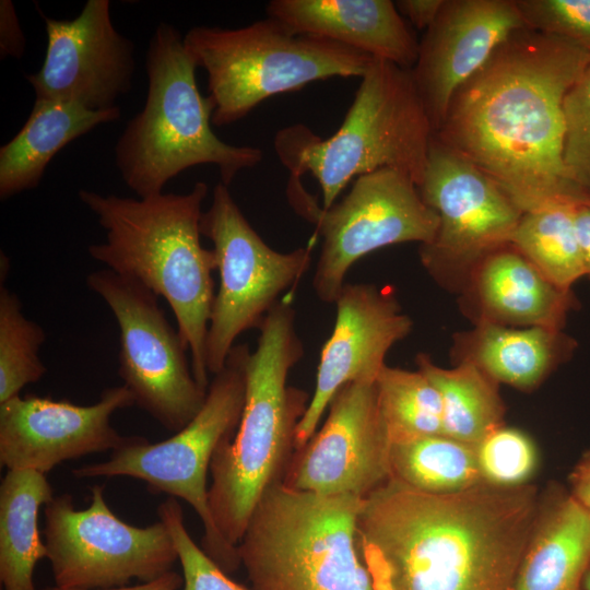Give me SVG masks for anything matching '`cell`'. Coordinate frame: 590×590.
Here are the masks:
<instances>
[{
    "instance_id": "obj_1",
    "label": "cell",
    "mask_w": 590,
    "mask_h": 590,
    "mask_svg": "<svg viewBox=\"0 0 590 590\" xmlns=\"http://www.w3.org/2000/svg\"><path fill=\"white\" fill-rule=\"evenodd\" d=\"M590 51L530 27L512 33L453 94L434 133L524 212L590 202L564 164L565 97Z\"/></svg>"
},
{
    "instance_id": "obj_2",
    "label": "cell",
    "mask_w": 590,
    "mask_h": 590,
    "mask_svg": "<svg viewBox=\"0 0 590 590\" xmlns=\"http://www.w3.org/2000/svg\"><path fill=\"white\" fill-rule=\"evenodd\" d=\"M540 509L529 484L430 494L389 477L363 499L358 552L373 590H515Z\"/></svg>"
},
{
    "instance_id": "obj_3",
    "label": "cell",
    "mask_w": 590,
    "mask_h": 590,
    "mask_svg": "<svg viewBox=\"0 0 590 590\" xmlns=\"http://www.w3.org/2000/svg\"><path fill=\"white\" fill-rule=\"evenodd\" d=\"M208 185L197 181L187 193L146 198L102 194L81 189V202L105 229V240L88 246L107 269L133 279L162 296L191 356L197 382L209 388L205 340L214 300L216 259L201 245L200 220Z\"/></svg>"
},
{
    "instance_id": "obj_4",
    "label": "cell",
    "mask_w": 590,
    "mask_h": 590,
    "mask_svg": "<svg viewBox=\"0 0 590 590\" xmlns=\"http://www.w3.org/2000/svg\"><path fill=\"white\" fill-rule=\"evenodd\" d=\"M258 329L257 346L246 359L240 422L234 436L219 446L210 467L212 519L236 548L258 503L282 483L310 401L305 390L287 384L290 370L304 357L292 300L282 298Z\"/></svg>"
},
{
    "instance_id": "obj_5",
    "label": "cell",
    "mask_w": 590,
    "mask_h": 590,
    "mask_svg": "<svg viewBox=\"0 0 590 590\" xmlns=\"http://www.w3.org/2000/svg\"><path fill=\"white\" fill-rule=\"evenodd\" d=\"M197 68L184 36L161 22L145 55V104L115 146L121 178L139 198L163 193L170 179L197 165L216 166L228 187L239 172L262 160L260 149L226 143L213 132V104L198 88Z\"/></svg>"
},
{
    "instance_id": "obj_6",
    "label": "cell",
    "mask_w": 590,
    "mask_h": 590,
    "mask_svg": "<svg viewBox=\"0 0 590 590\" xmlns=\"http://www.w3.org/2000/svg\"><path fill=\"white\" fill-rule=\"evenodd\" d=\"M434 131L411 70L373 59L340 128L322 139L303 123L274 137L290 175L311 174L330 208L350 181L391 168L422 181Z\"/></svg>"
},
{
    "instance_id": "obj_7",
    "label": "cell",
    "mask_w": 590,
    "mask_h": 590,
    "mask_svg": "<svg viewBox=\"0 0 590 590\" xmlns=\"http://www.w3.org/2000/svg\"><path fill=\"white\" fill-rule=\"evenodd\" d=\"M363 499L268 491L237 545L250 590H373L357 546Z\"/></svg>"
},
{
    "instance_id": "obj_8",
    "label": "cell",
    "mask_w": 590,
    "mask_h": 590,
    "mask_svg": "<svg viewBox=\"0 0 590 590\" xmlns=\"http://www.w3.org/2000/svg\"><path fill=\"white\" fill-rule=\"evenodd\" d=\"M184 44L208 75L212 125L245 118L267 98L330 78H362L373 57L333 40L298 34L272 17L239 28L196 26Z\"/></svg>"
},
{
    "instance_id": "obj_9",
    "label": "cell",
    "mask_w": 590,
    "mask_h": 590,
    "mask_svg": "<svg viewBox=\"0 0 590 590\" xmlns=\"http://www.w3.org/2000/svg\"><path fill=\"white\" fill-rule=\"evenodd\" d=\"M247 344L234 345L225 366L210 382L199 413L172 437L150 442L131 436L109 459L72 469L78 479L129 476L154 494L188 503L203 526L201 548L226 574L240 567L237 548L217 531L209 505L208 472L219 446L232 438L240 422L246 392Z\"/></svg>"
},
{
    "instance_id": "obj_10",
    "label": "cell",
    "mask_w": 590,
    "mask_h": 590,
    "mask_svg": "<svg viewBox=\"0 0 590 590\" xmlns=\"http://www.w3.org/2000/svg\"><path fill=\"white\" fill-rule=\"evenodd\" d=\"M290 175L286 196L294 211L311 223L321 243L312 286L334 304L351 267L364 256L402 243L429 244L438 229L436 212L408 175L382 168L357 177L349 193L328 209Z\"/></svg>"
},
{
    "instance_id": "obj_11",
    "label": "cell",
    "mask_w": 590,
    "mask_h": 590,
    "mask_svg": "<svg viewBox=\"0 0 590 590\" xmlns=\"http://www.w3.org/2000/svg\"><path fill=\"white\" fill-rule=\"evenodd\" d=\"M200 232L212 241L220 273L205 340V365L216 375L236 338L259 328L264 317L294 288L311 262L312 244L290 252L268 246L247 221L228 187L219 182Z\"/></svg>"
},
{
    "instance_id": "obj_12",
    "label": "cell",
    "mask_w": 590,
    "mask_h": 590,
    "mask_svg": "<svg viewBox=\"0 0 590 590\" xmlns=\"http://www.w3.org/2000/svg\"><path fill=\"white\" fill-rule=\"evenodd\" d=\"M90 492L85 509H76L70 494L54 496L45 505L44 536L56 587L109 589L173 570L178 555L162 520L132 526L109 508L104 485L95 484Z\"/></svg>"
},
{
    "instance_id": "obj_13",
    "label": "cell",
    "mask_w": 590,
    "mask_h": 590,
    "mask_svg": "<svg viewBox=\"0 0 590 590\" xmlns=\"http://www.w3.org/2000/svg\"><path fill=\"white\" fill-rule=\"evenodd\" d=\"M87 287L104 299L119 328L118 375L134 404L177 433L201 410L208 390L192 374L178 333L158 296L109 269L90 273Z\"/></svg>"
},
{
    "instance_id": "obj_14",
    "label": "cell",
    "mask_w": 590,
    "mask_h": 590,
    "mask_svg": "<svg viewBox=\"0 0 590 590\" xmlns=\"http://www.w3.org/2000/svg\"><path fill=\"white\" fill-rule=\"evenodd\" d=\"M417 188L439 219L434 239L420 246L421 261L442 286L461 291L485 257L510 244L523 211L497 182L434 135Z\"/></svg>"
},
{
    "instance_id": "obj_15",
    "label": "cell",
    "mask_w": 590,
    "mask_h": 590,
    "mask_svg": "<svg viewBox=\"0 0 590 590\" xmlns=\"http://www.w3.org/2000/svg\"><path fill=\"white\" fill-rule=\"evenodd\" d=\"M390 446L376 381L349 382L331 399L322 426L294 451L282 483L365 498L390 477Z\"/></svg>"
},
{
    "instance_id": "obj_16",
    "label": "cell",
    "mask_w": 590,
    "mask_h": 590,
    "mask_svg": "<svg viewBox=\"0 0 590 590\" xmlns=\"http://www.w3.org/2000/svg\"><path fill=\"white\" fill-rule=\"evenodd\" d=\"M44 62L25 78L36 98L79 104L92 110L117 106L132 87L134 45L114 26L110 1L88 0L73 20L46 16Z\"/></svg>"
},
{
    "instance_id": "obj_17",
    "label": "cell",
    "mask_w": 590,
    "mask_h": 590,
    "mask_svg": "<svg viewBox=\"0 0 590 590\" xmlns=\"http://www.w3.org/2000/svg\"><path fill=\"white\" fill-rule=\"evenodd\" d=\"M134 405L131 392L105 389L92 405L33 394L0 403V464L46 474L64 461L114 451L131 436L111 425L115 412Z\"/></svg>"
},
{
    "instance_id": "obj_18",
    "label": "cell",
    "mask_w": 590,
    "mask_h": 590,
    "mask_svg": "<svg viewBox=\"0 0 590 590\" xmlns=\"http://www.w3.org/2000/svg\"><path fill=\"white\" fill-rule=\"evenodd\" d=\"M334 304V327L321 350L315 391L296 429L295 450L315 434L342 386L376 381L387 353L413 327L394 294L375 284L345 283Z\"/></svg>"
},
{
    "instance_id": "obj_19",
    "label": "cell",
    "mask_w": 590,
    "mask_h": 590,
    "mask_svg": "<svg viewBox=\"0 0 590 590\" xmlns=\"http://www.w3.org/2000/svg\"><path fill=\"white\" fill-rule=\"evenodd\" d=\"M528 27L515 0H445L418 44L412 78L434 133L457 90Z\"/></svg>"
},
{
    "instance_id": "obj_20",
    "label": "cell",
    "mask_w": 590,
    "mask_h": 590,
    "mask_svg": "<svg viewBox=\"0 0 590 590\" xmlns=\"http://www.w3.org/2000/svg\"><path fill=\"white\" fill-rule=\"evenodd\" d=\"M460 293L474 323L562 330L577 305L571 290L550 282L510 245L485 257Z\"/></svg>"
},
{
    "instance_id": "obj_21",
    "label": "cell",
    "mask_w": 590,
    "mask_h": 590,
    "mask_svg": "<svg viewBox=\"0 0 590 590\" xmlns=\"http://www.w3.org/2000/svg\"><path fill=\"white\" fill-rule=\"evenodd\" d=\"M266 11L295 33L323 37L374 59L409 70L417 60L420 40L390 0H272Z\"/></svg>"
},
{
    "instance_id": "obj_22",
    "label": "cell",
    "mask_w": 590,
    "mask_h": 590,
    "mask_svg": "<svg viewBox=\"0 0 590 590\" xmlns=\"http://www.w3.org/2000/svg\"><path fill=\"white\" fill-rule=\"evenodd\" d=\"M576 349L562 330L476 322L453 338L456 364L471 363L498 384L529 391L536 388Z\"/></svg>"
},
{
    "instance_id": "obj_23",
    "label": "cell",
    "mask_w": 590,
    "mask_h": 590,
    "mask_svg": "<svg viewBox=\"0 0 590 590\" xmlns=\"http://www.w3.org/2000/svg\"><path fill=\"white\" fill-rule=\"evenodd\" d=\"M590 568V512L569 492L541 507L515 590H581Z\"/></svg>"
},
{
    "instance_id": "obj_24",
    "label": "cell",
    "mask_w": 590,
    "mask_h": 590,
    "mask_svg": "<svg viewBox=\"0 0 590 590\" xmlns=\"http://www.w3.org/2000/svg\"><path fill=\"white\" fill-rule=\"evenodd\" d=\"M120 117L118 105L92 110L74 103L36 98L21 130L0 148V199L35 189L61 149Z\"/></svg>"
},
{
    "instance_id": "obj_25",
    "label": "cell",
    "mask_w": 590,
    "mask_h": 590,
    "mask_svg": "<svg viewBox=\"0 0 590 590\" xmlns=\"http://www.w3.org/2000/svg\"><path fill=\"white\" fill-rule=\"evenodd\" d=\"M54 498L46 474L7 470L0 484V581L3 590H37L36 564L47 558L38 530L40 507Z\"/></svg>"
},
{
    "instance_id": "obj_26",
    "label": "cell",
    "mask_w": 590,
    "mask_h": 590,
    "mask_svg": "<svg viewBox=\"0 0 590 590\" xmlns=\"http://www.w3.org/2000/svg\"><path fill=\"white\" fill-rule=\"evenodd\" d=\"M416 364L440 394L444 435L476 446L504 425L499 384L479 367L463 362L442 368L423 353L416 355Z\"/></svg>"
},
{
    "instance_id": "obj_27",
    "label": "cell",
    "mask_w": 590,
    "mask_h": 590,
    "mask_svg": "<svg viewBox=\"0 0 590 590\" xmlns=\"http://www.w3.org/2000/svg\"><path fill=\"white\" fill-rule=\"evenodd\" d=\"M390 477L430 494L457 493L484 483L475 446L444 434L392 444Z\"/></svg>"
},
{
    "instance_id": "obj_28",
    "label": "cell",
    "mask_w": 590,
    "mask_h": 590,
    "mask_svg": "<svg viewBox=\"0 0 590 590\" xmlns=\"http://www.w3.org/2000/svg\"><path fill=\"white\" fill-rule=\"evenodd\" d=\"M577 205L556 203L524 212L509 244L544 278L565 290L585 276L575 223Z\"/></svg>"
},
{
    "instance_id": "obj_29",
    "label": "cell",
    "mask_w": 590,
    "mask_h": 590,
    "mask_svg": "<svg viewBox=\"0 0 590 590\" xmlns=\"http://www.w3.org/2000/svg\"><path fill=\"white\" fill-rule=\"evenodd\" d=\"M376 388L390 445L444 434L440 394L422 371L386 365Z\"/></svg>"
},
{
    "instance_id": "obj_30",
    "label": "cell",
    "mask_w": 590,
    "mask_h": 590,
    "mask_svg": "<svg viewBox=\"0 0 590 590\" xmlns=\"http://www.w3.org/2000/svg\"><path fill=\"white\" fill-rule=\"evenodd\" d=\"M46 339L43 328L25 317L17 295L0 285V403L20 396L39 381L46 367L38 352Z\"/></svg>"
},
{
    "instance_id": "obj_31",
    "label": "cell",
    "mask_w": 590,
    "mask_h": 590,
    "mask_svg": "<svg viewBox=\"0 0 590 590\" xmlns=\"http://www.w3.org/2000/svg\"><path fill=\"white\" fill-rule=\"evenodd\" d=\"M476 457L486 484L515 487L526 485L536 467L532 440L517 428L505 425L488 434L476 446Z\"/></svg>"
},
{
    "instance_id": "obj_32",
    "label": "cell",
    "mask_w": 590,
    "mask_h": 590,
    "mask_svg": "<svg viewBox=\"0 0 590 590\" xmlns=\"http://www.w3.org/2000/svg\"><path fill=\"white\" fill-rule=\"evenodd\" d=\"M162 520L172 535L181 565L182 590H248L228 577L189 534L182 508L177 498L168 497L157 507Z\"/></svg>"
},
{
    "instance_id": "obj_33",
    "label": "cell",
    "mask_w": 590,
    "mask_h": 590,
    "mask_svg": "<svg viewBox=\"0 0 590 590\" xmlns=\"http://www.w3.org/2000/svg\"><path fill=\"white\" fill-rule=\"evenodd\" d=\"M564 164L567 177L590 193V59L564 101Z\"/></svg>"
},
{
    "instance_id": "obj_34",
    "label": "cell",
    "mask_w": 590,
    "mask_h": 590,
    "mask_svg": "<svg viewBox=\"0 0 590 590\" xmlns=\"http://www.w3.org/2000/svg\"><path fill=\"white\" fill-rule=\"evenodd\" d=\"M528 27L590 51V0H515Z\"/></svg>"
},
{
    "instance_id": "obj_35",
    "label": "cell",
    "mask_w": 590,
    "mask_h": 590,
    "mask_svg": "<svg viewBox=\"0 0 590 590\" xmlns=\"http://www.w3.org/2000/svg\"><path fill=\"white\" fill-rule=\"evenodd\" d=\"M26 38L21 28L15 7L10 0L0 1V57L21 59Z\"/></svg>"
},
{
    "instance_id": "obj_36",
    "label": "cell",
    "mask_w": 590,
    "mask_h": 590,
    "mask_svg": "<svg viewBox=\"0 0 590 590\" xmlns=\"http://www.w3.org/2000/svg\"><path fill=\"white\" fill-rule=\"evenodd\" d=\"M445 0H399L398 12L417 30H427L437 17Z\"/></svg>"
},
{
    "instance_id": "obj_37",
    "label": "cell",
    "mask_w": 590,
    "mask_h": 590,
    "mask_svg": "<svg viewBox=\"0 0 590 590\" xmlns=\"http://www.w3.org/2000/svg\"><path fill=\"white\" fill-rule=\"evenodd\" d=\"M569 482V493L590 512V450L575 465Z\"/></svg>"
},
{
    "instance_id": "obj_38",
    "label": "cell",
    "mask_w": 590,
    "mask_h": 590,
    "mask_svg": "<svg viewBox=\"0 0 590 590\" xmlns=\"http://www.w3.org/2000/svg\"><path fill=\"white\" fill-rule=\"evenodd\" d=\"M575 223L585 268V276L590 280V202L577 205Z\"/></svg>"
},
{
    "instance_id": "obj_39",
    "label": "cell",
    "mask_w": 590,
    "mask_h": 590,
    "mask_svg": "<svg viewBox=\"0 0 590 590\" xmlns=\"http://www.w3.org/2000/svg\"><path fill=\"white\" fill-rule=\"evenodd\" d=\"M184 585V578L177 571L169 570L164 575L142 582L137 586H123L109 589H95V590H178ZM42 590H82V589H63L59 587H49Z\"/></svg>"
},
{
    "instance_id": "obj_40",
    "label": "cell",
    "mask_w": 590,
    "mask_h": 590,
    "mask_svg": "<svg viewBox=\"0 0 590 590\" xmlns=\"http://www.w3.org/2000/svg\"><path fill=\"white\" fill-rule=\"evenodd\" d=\"M581 590H590V568L583 578Z\"/></svg>"
}]
</instances>
